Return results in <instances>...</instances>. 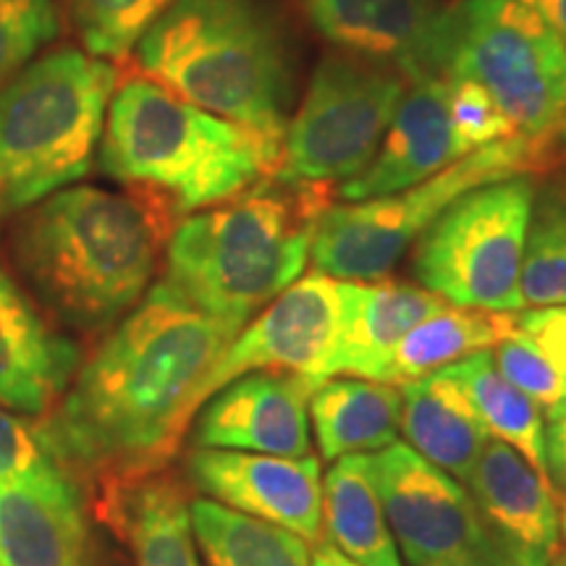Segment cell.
<instances>
[{
  "instance_id": "1",
  "label": "cell",
  "mask_w": 566,
  "mask_h": 566,
  "mask_svg": "<svg viewBox=\"0 0 566 566\" xmlns=\"http://www.w3.org/2000/svg\"><path fill=\"white\" fill-rule=\"evenodd\" d=\"M239 325L212 317L166 279L111 328L51 412L45 454L103 499L158 475L192 424V401Z\"/></svg>"
},
{
  "instance_id": "2",
  "label": "cell",
  "mask_w": 566,
  "mask_h": 566,
  "mask_svg": "<svg viewBox=\"0 0 566 566\" xmlns=\"http://www.w3.org/2000/svg\"><path fill=\"white\" fill-rule=\"evenodd\" d=\"M176 223L166 205L132 189L69 187L13 218L11 265L55 325L101 334L150 292Z\"/></svg>"
},
{
  "instance_id": "3",
  "label": "cell",
  "mask_w": 566,
  "mask_h": 566,
  "mask_svg": "<svg viewBox=\"0 0 566 566\" xmlns=\"http://www.w3.org/2000/svg\"><path fill=\"white\" fill-rule=\"evenodd\" d=\"M336 189L275 176L184 216L166 242V279L212 317L244 328L302 279L315 226Z\"/></svg>"
},
{
  "instance_id": "4",
  "label": "cell",
  "mask_w": 566,
  "mask_h": 566,
  "mask_svg": "<svg viewBox=\"0 0 566 566\" xmlns=\"http://www.w3.org/2000/svg\"><path fill=\"white\" fill-rule=\"evenodd\" d=\"M134 71L197 108L281 142L292 51L265 0H174L132 51Z\"/></svg>"
},
{
  "instance_id": "5",
  "label": "cell",
  "mask_w": 566,
  "mask_h": 566,
  "mask_svg": "<svg viewBox=\"0 0 566 566\" xmlns=\"http://www.w3.org/2000/svg\"><path fill=\"white\" fill-rule=\"evenodd\" d=\"M101 168L176 218L231 200L275 174L281 142L197 108L147 76H118Z\"/></svg>"
},
{
  "instance_id": "6",
  "label": "cell",
  "mask_w": 566,
  "mask_h": 566,
  "mask_svg": "<svg viewBox=\"0 0 566 566\" xmlns=\"http://www.w3.org/2000/svg\"><path fill=\"white\" fill-rule=\"evenodd\" d=\"M118 76L82 48H55L0 87V223L90 174Z\"/></svg>"
},
{
  "instance_id": "7",
  "label": "cell",
  "mask_w": 566,
  "mask_h": 566,
  "mask_svg": "<svg viewBox=\"0 0 566 566\" xmlns=\"http://www.w3.org/2000/svg\"><path fill=\"white\" fill-rule=\"evenodd\" d=\"M548 163L551 142L514 134L464 155L401 192L334 202L315 226L310 260L317 273L336 281L388 279L451 202L483 184L548 171Z\"/></svg>"
},
{
  "instance_id": "8",
  "label": "cell",
  "mask_w": 566,
  "mask_h": 566,
  "mask_svg": "<svg viewBox=\"0 0 566 566\" xmlns=\"http://www.w3.org/2000/svg\"><path fill=\"white\" fill-rule=\"evenodd\" d=\"M438 74L480 84L530 139L554 142L566 118V42L530 0L451 3Z\"/></svg>"
},
{
  "instance_id": "9",
  "label": "cell",
  "mask_w": 566,
  "mask_h": 566,
  "mask_svg": "<svg viewBox=\"0 0 566 566\" xmlns=\"http://www.w3.org/2000/svg\"><path fill=\"white\" fill-rule=\"evenodd\" d=\"M535 176L483 184L451 202L409 250L415 281L454 307L522 313Z\"/></svg>"
},
{
  "instance_id": "10",
  "label": "cell",
  "mask_w": 566,
  "mask_h": 566,
  "mask_svg": "<svg viewBox=\"0 0 566 566\" xmlns=\"http://www.w3.org/2000/svg\"><path fill=\"white\" fill-rule=\"evenodd\" d=\"M412 76L391 63L331 51L317 63L281 139L275 179L338 184L370 166Z\"/></svg>"
},
{
  "instance_id": "11",
  "label": "cell",
  "mask_w": 566,
  "mask_h": 566,
  "mask_svg": "<svg viewBox=\"0 0 566 566\" xmlns=\"http://www.w3.org/2000/svg\"><path fill=\"white\" fill-rule=\"evenodd\" d=\"M342 328V292L331 275H304L247 323L197 388V415L212 394L250 373H296L315 380L331 378ZM195 420V417H192Z\"/></svg>"
},
{
  "instance_id": "12",
  "label": "cell",
  "mask_w": 566,
  "mask_h": 566,
  "mask_svg": "<svg viewBox=\"0 0 566 566\" xmlns=\"http://www.w3.org/2000/svg\"><path fill=\"white\" fill-rule=\"evenodd\" d=\"M396 548L409 566L472 562L488 566L478 514L467 488L407 443L370 454Z\"/></svg>"
},
{
  "instance_id": "13",
  "label": "cell",
  "mask_w": 566,
  "mask_h": 566,
  "mask_svg": "<svg viewBox=\"0 0 566 566\" xmlns=\"http://www.w3.org/2000/svg\"><path fill=\"white\" fill-rule=\"evenodd\" d=\"M187 475L202 499L323 543V478L317 454L289 459L229 449H192Z\"/></svg>"
},
{
  "instance_id": "14",
  "label": "cell",
  "mask_w": 566,
  "mask_h": 566,
  "mask_svg": "<svg viewBox=\"0 0 566 566\" xmlns=\"http://www.w3.org/2000/svg\"><path fill=\"white\" fill-rule=\"evenodd\" d=\"M464 488L475 506L488 566L554 564L562 543L554 493L520 451L491 438Z\"/></svg>"
},
{
  "instance_id": "15",
  "label": "cell",
  "mask_w": 566,
  "mask_h": 566,
  "mask_svg": "<svg viewBox=\"0 0 566 566\" xmlns=\"http://www.w3.org/2000/svg\"><path fill=\"white\" fill-rule=\"evenodd\" d=\"M321 384L296 373H250L231 380L197 409L189 424L192 449L310 457V396Z\"/></svg>"
},
{
  "instance_id": "16",
  "label": "cell",
  "mask_w": 566,
  "mask_h": 566,
  "mask_svg": "<svg viewBox=\"0 0 566 566\" xmlns=\"http://www.w3.org/2000/svg\"><path fill=\"white\" fill-rule=\"evenodd\" d=\"M82 488L51 457L0 483V566H87Z\"/></svg>"
},
{
  "instance_id": "17",
  "label": "cell",
  "mask_w": 566,
  "mask_h": 566,
  "mask_svg": "<svg viewBox=\"0 0 566 566\" xmlns=\"http://www.w3.org/2000/svg\"><path fill=\"white\" fill-rule=\"evenodd\" d=\"M80 365V344L42 315L17 275L0 263V407L42 420Z\"/></svg>"
},
{
  "instance_id": "18",
  "label": "cell",
  "mask_w": 566,
  "mask_h": 566,
  "mask_svg": "<svg viewBox=\"0 0 566 566\" xmlns=\"http://www.w3.org/2000/svg\"><path fill=\"white\" fill-rule=\"evenodd\" d=\"M307 19L336 51L438 74L449 6L441 0H300ZM441 76V74H438Z\"/></svg>"
},
{
  "instance_id": "19",
  "label": "cell",
  "mask_w": 566,
  "mask_h": 566,
  "mask_svg": "<svg viewBox=\"0 0 566 566\" xmlns=\"http://www.w3.org/2000/svg\"><path fill=\"white\" fill-rule=\"evenodd\" d=\"M464 155L451 122L449 80L438 74L415 76L378 155L363 174L338 184L336 200L359 202L401 192L443 171Z\"/></svg>"
},
{
  "instance_id": "20",
  "label": "cell",
  "mask_w": 566,
  "mask_h": 566,
  "mask_svg": "<svg viewBox=\"0 0 566 566\" xmlns=\"http://www.w3.org/2000/svg\"><path fill=\"white\" fill-rule=\"evenodd\" d=\"M342 328L331 359V378H365L386 384L391 354L409 331L449 307L420 283L378 279L338 281Z\"/></svg>"
},
{
  "instance_id": "21",
  "label": "cell",
  "mask_w": 566,
  "mask_h": 566,
  "mask_svg": "<svg viewBox=\"0 0 566 566\" xmlns=\"http://www.w3.org/2000/svg\"><path fill=\"white\" fill-rule=\"evenodd\" d=\"M399 388L405 443L464 485L491 436L462 384L443 367Z\"/></svg>"
},
{
  "instance_id": "22",
  "label": "cell",
  "mask_w": 566,
  "mask_h": 566,
  "mask_svg": "<svg viewBox=\"0 0 566 566\" xmlns=\"http://www.w3.org/2000/svg\"><path fill=\"white\" fill-rule=\"evenodd\" d=\"M401 388L365 378H328L310 396V428L317 459L336 462L349 454H375L399 443Z\"/></svg>"
},
{
  "instance_id": "23",
  "label": "cell",
  "mask_w": 566,
  "mask_h": 566,
  "mask_svg": "<svg viewBox=\"0 0 566 566\" xmlns=\"http://www.w3.org/2000/svg\"><path fill=\"white\" fill-rule=\"evenodd\" d=\"M323 541L359 566H405L388 527L370 454L342 457L325 472Z\"/></svg>"
},
{
  "instance_id": "24",
  "label": "cell",
  "mask_w": 566,
  "mask_h": 566,
  "mask_svg": "<svg viewBox=\"0 0 566 566\" xmlns=\"http://www.w3.org/2000/svg\"><path fill=\"white\" fill-rule=\"evenodd\" d=\"M103 501L113 527L124 530L137 566H202L189 501L174 480L142 478Z\"/></svg>"
},
{
  "instance_id": "25",
  "label": "cell",
  "mask_w": 566,
  "mask_h": 566,
  "mask_svg": "<svg viewBox=\"0 0 566 566\" xmlns=\"http://www.w3.org/2000/svg\"><path fill=\"white\" fill-rule=\"evenodd\" d=\"M516 315L520 313H488L454 304L438 310L436 315L417 323L396 346L386 370V384H412L462 363L472 354L493 349L516 328Z\"/></svg>"
},
{
  "instance_id": "26",
  "label": "cell",
  "mask_w": 566,
  "mask_h": 566,
  "mask_svg": "<svg viewBox=\"0 0 566 566\" xmlns=\"http://www.w3.org/2000/svg\"><path fill=\"white\" fill-rule=\"evenodd\" d=\"M462 384L472 407L495 441L520 451L535 472L548 483L546 475V417L541 407L520 388L509 384L493 363V352H478L472 357L446 367Z\"/></svg>"
},
{
  "instance_id": "27",
  "label": "cell",
  "mask_w": 566,
  "mask_h": 566,
  "mask_svg": "<svg viewBox=\"0 0 566 566\" xmlns=\"http://www.w3.org/2000/svg\"><path fill=\"white\" fill-rule=\"evenodd\" d=\"M205 566H310L313 546L292 530L268 525L210 499L189 504Z\"/></svg>"
},
{
  "instance_id": "28",
  "label": "cell",
  "mask_w": 566,
  "mask_h": 566,
  "mask_svg": "<svg viewBox=\"0 0 566 566\" xmlns=\"http://www.w3.org/2000/svg\"><path fill=\"white\" fill-rule=\"evenodd\" d=\"M520 286L525 310L566 304V174L535 179Z\"/></svg>"
},
{
  "instance_id": "29",
  "label": "cell",
  "mask_w": 566,
  "mask_h": 566,
  "mask_svg": "<svg viewBox=\"0 0 566 566\" xmlns=\"http://www.w3.org/2000/svg\"><path fill=\"white\" fill-rule=\"evenodd\" d=\"M174 0H63V17L90 55L124 61L147 27Z\"/></svg>"
},
{
  "instance_id": "30",
  "label": "cell",
  "mask_w": 566,
  "mask_h": 566,
  "mask_svg": "<svg viewBox=\"0 0 566 566\" xmlns=\"http://www.w3.org/2000/svg\"><path fill=\"white\" fill-rule=\"evenodd\" d=\"M491 352L499 373L530 396L548 422L566 415V378L520 328H514Z\"/></svg>"
},
{
  "instance_id": "31",
  "label": "cell",
  "mask_w": 566,
  "mask_h": 566,
  "mask_svg": "<svg viewBox=\"0 0 566 566\" xmlns=\"http://www.w3.org/2000/svg\"><path fill=\"white\" fill-rule=\"evenodd\" d=\"M53 0H0V87L59 34Z\"/></svg>"
},
{
  "instance_id": "32",
  "label": "cell",
  "mask_w": 566,
  "mask_h": 566,
  "mask_svg": "<svg viewBox=\"0 0 566 566\" xmlns=\"http://www.w3.org/2000/svg\"><path fill=\"white\" fill-rule=\"evenodd\" d=\"M449 103L457 139L467 155L520 134L493 103V97L475 82L449 80Z\"/></svg>"
},
{
  "instance_id": "33",
  "label": "cell",
  "mask_w": 566,
  "mask_h": 566,
  "mask_svg": "<svg viewBox=\"0 0 566 566\" xmlns=\"http://www.w3.org/2000/svg\"><path fill=\"white\" fill-rule=\"evenodd\" d=\"M45 459L34 420L27 422L17 412L0 407V483L32 470Z\"/></svg>"
},
{
  "instance_id": "34",
  "label": "cell",
  "mask_w": 566,
  "mask_h": 566,
  "mask_svg": "<svg viewBox=\"0 0 566 566\" xmlns=\"http://www.w3.org/2000/svg\"><path fill=\"white\" fill-rule=\"evenodd\" d=\"M516 328L558 367L566 378V304L556 307H530L516 315Z\"/></svg>"
},
{
  "instance_id": "35",
  "label": "cell",
  "mask_w": 566,
  "mask_h": 566,
  "mask_svg": "<svg viewBox=\"0 0 566 566\" xmlns=\"http://www.w3.org/2000/svg\"><path fill=\"white\" fill-rule=\"evenodd\" d=\"M546 475L558 509V525L566 537V415L546 424Z\"/></svg>"
},
{
  "instance_id": "36",
  "label": "cell",
  "mask_w": 566,
  "mask_h": 566,
  "mask_svg": "<svg viewBox=\"0 0 566 566\" xmlns=\"http://www.w3.org/2000/svg\"><path fill=\"white\" fill-rule=\"evenodd\" d=\"M537 13L548 21L558 32V38L566 42V0H530Z\"/></svg>"
},
{
  "instance_id": "37",
  "label": "cell",
  "mask_w": 566,
  "mask_h": 566,
  "mask_svg": "<svg viewBox=\"0 0 566 566\" xmlns=\"http://www.w3.org/2000/svg\"><path fill=\"white\" fill-rule=\"evenodd\" d=\"M310 566H359V564H354L352 558L338 554L334 546H328V543L323 541L315 546L313 558H310Z\"/></svg>"
},
{
  "instance_id": "38",
  "label": "cell",
  "mask_w": 566,
  "mask_h": 566,
  "mask_svg": "<svg viewBox=\"0 0 566 566\" xmlns=\"http://www.w3.org/2000/svg\"><path fill=\"white\" fill-rule=\"evenodd\" d=\"M430 566H478L472 562H441V564H430Z\"/></svg>"
},
{
  "instance_id": "39",
  "label": "cell",
  "mask_w": 566,
  "mask_h": 566,
  "mask_svg": "<svg viewBox=\"0 0 566 566\" xmlns=\"http://www.w3.org/2000/svg\"><path fill=\"white\" fill-rule=\"evenodd\" d=\"M551 566H566V551H558V556L554 558V564Z\"/></svg>"
},
{
  "instance_id": "40",
  "label": "cell",
  "mask_w": 566,
  "mask_h": 566,
  "mask_svg": "<svg viewBox=\"0 0 566 566\" xmlns=\"http://www.w3.org/2000/svg\"><path fill=\"white\" fill-rule=\"evenodd\" d=\"M558 137H562L564 142H566V118H564V124H562V129H558Z\"/></svg>"
}]
</instances>
